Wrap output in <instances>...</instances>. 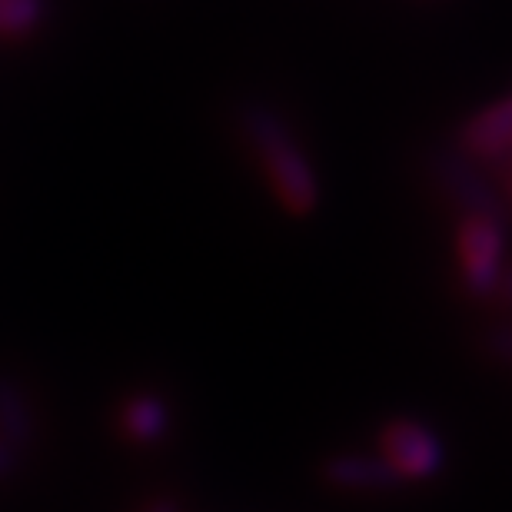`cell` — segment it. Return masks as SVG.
Listing matches in <instances>:
<instances>
[{"mask_svg": "<svg viewBox=\"0 0 512 512\" xmlns=\"http://www.w3.org/2000/svg\"><path fill=\"white\" fill-rule=\"evenodd\" d=\"M30 443H34V416L27 399L14 380L0 376V446H7L10 453H24Z\"/></svg>", "mask_w": 512, "mask_h": 512, "instance_id": "7", "label": "cell"}, {"mask_svg": "<svg viewBox=\"0 0 512 512\" xmlns=\"http://www.w3.org/2000/svg\"><path fill=\"white\" fill-rule=\"evenodd\" d=\"M47 0H0V37L17 40L44 24Z\"/></svg>", "mask_w": 512, "mask_h": 512, "instance_id": "9", "label": "cell"}, {"mask_svg": "<svg viewBox=\"0 0 512 512\" xmlns=\"http://www.w3.org/2000/svg\"><path fill=\"white\" fill-rule=\"evenodd\" d=\"M509 127H512V104L509 97H499L466 120L463 133H459V147L473 160L503 163L509 160V133H512Z\"/></svg>", "mask_w": 512, "mask_h": 512, "instance_id": "5", "label": "cell"}, {"mask_svg": "<svg viewBox=\"0 0 512 512\" xmlns=\"http://www.w3.org/2000/svg\"><path fill=\"white\" fill-rule=\"evenodd\" d=\"M120 426H124V433L130 439H137V443H153V439H160L167 433L170 426V416L163 403L150 396H140V399H130L124 406V416H120Z\"/></svg>", "mask_w": 512, "mask_h": 512, "instance_id": "8", "label": "cell"}, {"mask_svg": "<svg viewBox=\"0 0 512 512\" xmlns=\"http://www.w3.org/2000/svg\"><path fill=\"white\" fill-rule=\"evenodd\" d=\"M147 512H180V509L173 506V503H157V506H150Z\"/></svg>", "mask_w": 512, "mask_h": 512, "instance_id": "11", "label": "cell"}, {"mask_svg": "<svg viewBox=\"0 0 512 512\" xmlns=\"http://www.w3.org/2000/svg\"><path fill=\"white\" fill-rule=\"evenodd\" d=\"M14 463H17V453H10L7 446H0V476L10 473V469H14Z\"/></svg>", "mask_w": 512, "mask_h": 512, "instance_id": "10", "label": "cell"}, {"mask_svg": "<svg viewBox=\"0 0 512 512\" xmlns=\"http://www.w3.org/2000/svg\"><path fill=\"white\" fill-rule=\"evenodd\" d=\"M433 173H436L439 190H443L466 217H486V220L506 223L503 197L483 180V173L473 167V160H469L463 150H436Z\"/></svg>", "mask_w": 512, "mask_h": 512, "instance_id": "2", "label": "cell"}, {"mask_svg": "<svg viewBox=\"0 0 512 512\" xmlns=\"http://www.w3.org/2000/svg\"><path fill=\"white\" fill-rule=\"evenodd\" d=\"M383 459L403 479H423L439 473L443 449H439L436 436H429V429L399 419L383 429Z\"/></svg>", "mask_w": 512, "mask_h": 512, "instance_id": "4", "label": "cell"}, {"mask_svg": "<svg viewBox=\"0 0 512 512\" xmlns=\"http://www.w3.org/2000/svg\"><path fill=\"white\" fill-rule=\"evenodd\" d=\"M240 130L247 137L250 150L256 153V160H260L276 200L293 217L313 213L316 203H320V180H316L313 163L296 143L286 120L263 104H247L240 110Z\"/></svg>", "mask_w": 512, "mask_h": 512, "instance_id": "1", "label": "cell"}, {"mask_svg": "<svg viewBox=\"0 0 512 512\" xmlns=\"http://www.w3.org/2000/svg\"><path fill=\"white\" fill-rule=\"evenodd\" d=\"M323 479L340 489H396L403 476L376 456H333L323 466Z\"/></svg>", "mask_w": 512, "mask_h": 512, "instance_id": "6", "label": "cell"}, {"mask_svg": "<svg viewBox=\"0 0 512 512\" xmlns=\"http://www.w3.org/2000/svg\"><path fill=\"white\" fill-rule=\"evenodd\" d=\"M459 260H463V280L469 293H489L499 283V260H503V223L486 217H466L456 233Z\"/></svg>", "mask_w": 512, "mask_h": 512, "instance_id": "3", "label": "cell"}]
</instances>
